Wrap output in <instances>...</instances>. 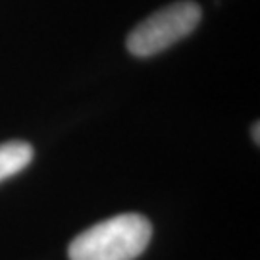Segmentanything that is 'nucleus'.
<instances>
[{
    "label": "nucleus",
    "mask_w": 260,
    "mask_h": 260,
    "mask_svg": "<svg viewBox=\"0 0 260 260\" xmlns=\"http://www.w3.org/2000/svg\"><path fill=\"white\" fill-rule=\"evenodd\" d=\"M152 225L141 214H120L94 223L75 237L70 260H135L149 247Z\"/></svg>",
    "instance_id": "nucleus-1"
},
{
    "label": "nucleus",
    "mask_w": 260,
    "mask_h": 260,
    "mask_svg": "<svg viewBox=\"0 0 260 260\" xmlns=\"http://www.w3.org/2000/svg\"><path fill=\"white\" fill-rule=\"evenodd\" d=\"M203 10L197 2L181 0L168 4L143 19L127 35V50L137 58H149L191 35L201 23Z\"/></svg>",
    "instance_id": "nucleus-2"
},
{
    "label": "nucleus",
    "mask_w": 260,
    "mask_h": 260,
    "mask_svg": "<svg viewBox=\"0 0 260 260\" xmlns=\"http://www.w3.org/2000/svg\"><path fill=\"white\" fill-rule=\"evenodd\" d=\"M35 156L33 147L23 141H8L0 145V183L19 174L31 164Z\"/></svg>",
    "instance_id": "nucleus-3"
},
{
    "label": "nucleus",
    "mask_w": 260,
    "mask_h": 260,
    "mask_svg": "<svg viewBox=\"0 0 260 260\" xmlns=\"http://www.w3.org/2000/svg\"><path fill=\"white\" fill-rule=\"evenodd\" d=\"M260 125H258V121H256V123H254V127H252V131H251V135L252 137H254V143H256V145H258L260 143Z\"/></svg>",
    "instance_id": "nucleus-4"
}]
</instances>
